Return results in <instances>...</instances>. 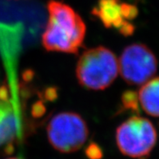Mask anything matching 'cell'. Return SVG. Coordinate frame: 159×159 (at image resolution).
I'll use <instances>...</instances> for the list:
<instances>
[{
    "label": "cell",
    "instance_id": "1",
    "mask_svg": "<svg viewBox=\"0 0 159 159\" xmlns=\"http://www.w3.org/2000/svg\"><path fill=\"white\" fill-rule=\"evenodd\" d=\"M48 22L42 45L48 51L76 54L83 44L86 26L81 17L68 5L51 0L47 4Z\"/></svg>",
    "mask_w": 159,
    "mask_h": 159
},
{
    "label": "cell",
    "instance_id": "2",
    "mask_svg": "<svg viewBox=\"0 0 159 159\" xmlns=\"http://www.w3.org/2000/svg\"><path fill=\"white\" fill-rule=\"evenodd\" d=\"M119 73L116 56L109 49L98 46L84 51L78 60L75 74L80 84L88 89L103 90Z\"/></svg>",
    "mask_w": 159,
    "mask_h": 159
},
{
    "label": "cell",
    "instance_id": "3",
    "mask_svg": "<svg viewBox=\"0 0 159 159\" xmlns=\"http://www.w3.org/2000/svg\"><path fill=\"white\" fill-rule=\"evenodd\" d=\"M115 138L123 154L132 158L145 159L156 145L157 132L148 119L133 116L119 126Z\"/></svg>",
    "mask_w": 159,
    "mask_h": 159
},
{
    "label": "cell",
    "instance_id": "4",
    "mask_svg": "<svg viewBox=\"0 0 159 159\" xmlns=\"http://www.w3.org/2000/svg\"><path fill=\"white\" fill-rule=\"evenodd\" d=\"M46 131L53 148L65 153L79 150L89 136L85 121L74 112H62L55 115L48 123Z\"/></svg>",
    "mask_w": 159,
    "mask_h": 159
},
{
    "label": "cell",
    "instance_id": "5",
    "mask_svg": "<svg viewBox=\"0 0 159 159\" xmlns=\"http://www.w3.org/2000/svg\"><path fill=\"white\" fill-rule=\"evenodd\" d=\"M119 72L131 85H142L154 76L157 59L147 46L135 43L127 46L118 60Z\"/></svg>",
    "mask_w": 159,
    "mask_h": 159
},
{
    "label": "cell",
    "instance_id": "6",
    "mask_svg": "<svg viewBox=\"0 0 159 159\" xmlns=\"http://www.w3.org/2000/svg\"><path fill=\"white\" fill-rule=\"evenodd\" d=\"M137 7L119 0H99L93 11L107 28H115L124 35L131 34L134 26L129 20L137 16Z\"/></svg>",
    "mask_w": 159,
    "mask_h": 159
},
{
    "label": "cell",
    "instance_id": "7",
    "mask_svg": "<svg viewBox=\"0 0 159 159\" xmlns=\"http://www.w3.org/2000/svg\"><path fill=\"white\" fill-rule=\"evenodd\" d=\"M137 98L145 113L153 117H159V77L152 78L143 84Z\"/></svg>",
    "mask_w": 159,
    "mask_h": 159
},
{
    "label": "cell",
    "instance_id": "8",
    "mask_svg": "<svg viewBox=\"0 0 159 159\" xmlns=\"http://www.w3.org/2000/svg\"><path fill=\"white\" fill-rule=\"evenodd\" d=\"M16 134L15 116L9 104L0 102V146L9 144Z\"/></svg>",
    "mask_w": 159,
    "mask_h": 159
},
{
    "label": "cell",
    "instance_id": "9",
    "mask_svg": "<svg viewBox=\"0 0 159 159\" xmlns=\"http://www.w3.org/2000/svg\"><path fill=\"white\" fill-rule=\"evenodd\" d=\"M123 102L126 108L133 110V111H137L138 98H137V94L132 91H128L124 93V97H123Z\"/></svg>",
    "mask_w": 159,
    "mask_h": 159
},
{
    "label": "cell",
    "instance_id": "10",
    "mask_svg": "<svg viewBox=\"0 0 159 159\" xmlns=\"http://www.w3.org/2000/svg\"><path fill=\"white\" fill-rule=\"evenodd\" d=\"M86 153L90 159H99L102 156V151L96 144H90L86 150Z\"/></svg>",
    "mask_w": 159,
    "mask_h": 159
},
{
    "label": "cell",
    "instance_id": "11",
    "mask_svg": "<svg viewBox=\"0 0 159 159\" xmlns=\"http://www.w3.org/2000/svg\"><path fill=\"white\" fill-rule=\"evenodd\" d=\"M7 159H20V158H17V157H10V158H7Z\"/></svg>",
    "mask_w": 159,
    "mask_h": 159
}]
</instances>
